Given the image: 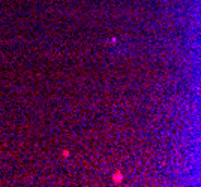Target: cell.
<instances>
[{"mask_svg": "<svg viewBox=\"0 0 201 187\" xmlns=\"http://www.w3.org/2000/svg\"><path fill=\"white\" fill-rule=\"evenodd\" d=\"M122 178H123V177H122V174H120V175H119V174H117V175H116V177H114V181H116V183H117V181H119V180H120V181H122Z\"/></svg>", "mask_w": 201, "mask_h": 187, "instance_id": "obj_1", "label": "cell"}]
</instances>
